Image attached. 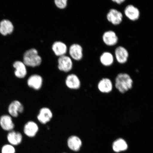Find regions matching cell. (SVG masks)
<instances>
[{"label":"cell","mask_w":153,"mask_h":153,"mask_svg":"<svg viewBox=\"0 0 153 153\" xmlns=\"http://www.w3.org/2000/svg\"><path fill=\"white\" fill-rule=\"evenodd\" d=\"M1 153H15V149L14 146L10 144H6L3 146Z\"/></svg>","instance_id":"cell-23"},{"label":"cell","mask_w":153,"mask_h":153,"mask_svg":"<svg viewBox=\"0 0 153 153\" xmlns=\"http://www.w3.org/2000/svg\"><path fill=\"white\" fill-rule=\"evenodd\" d=\"M133 81L129 74L122 73L117 74L115 79V87L120 93L124 94L132 88Z\"/></svg>","instance_id":"cell-1"},{"label":"cell","mask_w":153,"mask_h":153,"mask_svg":"<svg viewBox=\"0 0 153 153\" xmlns=\"http://www.w3.org/2000/svg\"><path fill=\"white\" fill-rule=\"evenodd\" d=\"M39 131V127L36 122L28 121L24 126V133L27 136L33 137L35 136Z\"/></svg>","instance_id":"cell-14"},{"label":"cell","mask_w":153,"mask_h":153,"mask_svg":"<svg viewBox=\"0 0 153 153\" xmlns=\"http://www.w3.org/2000/svg\"><path fill=\"white\" fill-rule=\"evenodd\" d=\"M65 84L68 88L76 90L79 89L81 87V82L79 78L76 74H71L67 76Z\"/></svg>","instance_id":"cell-13"},{"label":"cell","mask_w":153,"mask_h":153,"mask_svg":"<svg viewBox=\"0 0 153 153\" xmlns=\"http://www.w3.org/2000/svg\"><path fill=\"white\" fill-rule=\"evenodd\" d=\"M104 43L108 46L116 45L118 42V38L115 32L113 30H108L105 32L102 36Z\"/></svg>","instance_id":"cell-6"},{"label":"cell","mask_w":153,"mask_h":153,"mask_svg":"<svg viewBox=\"0 0 153 153\" xmlns=\"http://www.w3.org/2000/svg\"><path fill=\"white\" fill-rule=\"evenodd\" d=\"M112 148L114 152L116 153L123 152L127 150L128 145L124 139L119 138L113 143Z\"/></svg>","instance_id":"cell-21"},{"label":"cell","mask_w":153,"mask_h":153,"mask_svg":"<svg viewBox=\"0 0 153 153\" xmlns=\"http://www.w3.org/2000/svg\"><path fill=\"white\" fill-rule=\"evenodd\" d=\"M107 20L114 25H118L123 21V15L117 9L112 8L110 10L106 15Z\"/></svg>","instance_id":"cell-3"},{"label":"cell","mask_w":153,"mask_h":153,"mask_svg":"<svg viewBox=\"0 0 153 153\" xmlns=\"http://www.w3.org/2000/svg\"><path fill=\"white\" fill-rule=\"evenodd\" d=\"M14 26L12 22L8 20L4 19L0 22V33L4 36L12 33Z\"/></svg>","instance_id":"cell-19"},{"label":"cell","mask_w":153,"mask_h":153,"mask_svg":"<svg viewBox=\"0 0 153 153\" xmlns=\"http://www.w3.org/2000/svg\"><path fill=\"white\" fill-rule=\"evenodd\" d=\"M97 88L101 93H109L111 91L113 88L112 82L108 78H103L99 82L97 85Z\"/></svg>","instance_id":"cell-18"},{"label":"cell","mask_w":153,"mask_h":153,"mask_svg":"<svg viewBox=\"0 0 153 153\" xmlns=\"http://www.w3.org/2000/svg\"><path fill=\"white\" fill-rule=\"evenodd\" d=\"M24 111L23 105L20 101L15 100L10 103L8 107V112L11 116L18 117L19 113H22Z\"/></svg>","instance_id":"cell-11"},{"label":"cell","mask_w":153,"mask_h":153,"mask_svg":"<svg viewBox=\"0 0 153 153\" xmlns=\"http://www.w3.org/2000/svg\"></svg>","instance_id":"cell-26"},{"label":"cell","mask_w":153,"mask_h":153,"mask_svg":"<svg viewBox=\"0 0 153 153\" xmlns=\"http://www.w3.org/2000/svg\"><path fill=\"white\" fill-rule=\"evenodd\" d=\"M67 145L70 150L74 152H78L81 148L82 142L81 139L77 136L72 135L68 137Z\"/></svg>","instance_id":"cell-12"},{"label":"cell","mask_w":153,"mask_h":153,"mask_svg":"<svg viewBox=\"0 0 153 153\" xmlns=\"http://www.w3.org/2000/svg\"><path fill=\"white\" fill-rule=\"evenodd\" d=\"M23 62L26 66L36 67L39 66L42 62V57L35 48H31L25 51L23 56Z\"/></svg>","instance_id":"cell-2"},{"label":"cell","mask_w":153,"mask_h":153,"mask_svg":"<svg viewBox=\"0 0 153 153\" xmlns=\"http://www.w3.org/2000/svg\"><path fill=\"white\" fill-rule=\"evenodd\" d=\"M124 14L129 20L132 21L138 20L140 15L139 9L132 4L128 5L126 7Z\"/></svg>","instance_id":"cell-7"},{"label":"cell","mask_w":153,"mask_h":153,"mask_svg":"<svg viewBox=\"0 0 153 153\" xmlns=\"http://www.w3.org/2000/svg\"><path fill=\"white\" fill-rule=\"evenodd\" d=\"M69 53L71 58L76 61L81 60L83 57V49L81 46L78 44H74L70 46Z\"/></svg>","instance_id":"cell-8"},{"label":"cell","mask_w":153,"mask_h":153,"mask_svg":"<svg viewBox=\"0 0 153 153\" xmlns=\"http://www.w3.org/2000/svg\"><path fill=\"white\" fill-rule=\"evenodd\" d=\"M0 126L4 131H13L15 127L12 118L9 115H3L0 118Z\"/></svg>","instance_id":"cell-17"},{"label":"cell","mask_w":153,"mask_h":153,"mask_svg":"<svg viewBox=\"0 0 153 153\" xmlns=\"http://www.w3.org/2000/svg\"><path fill=\"white\" fill-rule=\"evenodd\" d=\"M100 61L103 65L105 66H111L114 62V56L111 53L105 51L101 55Z\"/></svg>","instance_id":"cell-22"},{"label":"cell","mask_w":153,"mask_h":153,"mask_svg":"<svg viewBox=\"0 0 153 153\" xmlns=\"http://www.w3.org/2000/svg\"><path fill=\"white\" fill-rule=\"evenodd\" d=\"M53 117L51 111L48 108L44 107L39 110L38 114V120L42 124H45L50 121Z\"/></svg>","instance_id":"cell-9"},{"label":"cell","mask_w":153,"mask_h":153,"mask_svg":"<svg viewBox=\"0 0 153 153\" xmlns=\"http://www.w3.org/2000/svg\"><path fill=\"white\" fill-rule=\"evenodd\" d=\"M13 66L15 68V75L19 78H23L27 74L26 66L23 62L20 61L15 62L13 64Z\"/></svg>","instance_id":"cell-15"},{"label":"cell","mask_w":153,"mask_h":153,"mask_svg":"<svg viewBox=\"0 0 153 153\" xmlns=\"http://www.w3.org/2000/svg\"><path fill=\"white\" fill-rule=\"evenodd\" d=\"M51 48L54 54L59 57L65 55L68 51V47L66 44L60 41L54 42Z\"/></svg>","instance_id":"cell-16"},{"label":"cell","mask_w":153,"mask_h":153,"mask_svg":"<svg viewBox=\"0 0 153 153\" xmlns=\"http://www.w3.org/2000/svg\"><path fill=\"white\" fill-rule=\"evenodd\" d=\"M73 66L72 59L66 55L59 57L58 59V68L61 71L68 72L72 69Z\"/></svg>","instance_id":"cell-4"},{"label":"cell","mask_w":153,"mask_h":153,"mask_svg":"<svg viewBox=\"0 0 153 153\" xmlns=\"http://www.w3.org/2000/svg\"><path fill=\"white\" fill-rule=\"evenodd\" d=\"M112 1L118 4H120L125 1L124 0H112Z\"/></svg>","instance_id":"cell-25"},{"label":"cell","mask_w":153,"mask_h":153,"mask_svg":"<svg viewBox=\"0 0 153 153\" xmlns=\"http://www.w3.org/2000/svg\"><path fill=\"white\" fill-rule=\"evenodd\" d=\"M7 138L10 144L13 146L19 145L22 142V136L19 132L14 131H11L7 135Z\"/></svg>","instance_id":"cell-20"},{"label":"cell","mask_w":153,"mask_h":153,"mask_svg":"<svg viewBox=\"0 0 153 153\" xmlns=\"http://www.w3.org/2000/svg\"><path fill=\"white\" fill-rule=\"evenodd\" d=\"M68 0H55L54 3L58 8L64 9L68 5Z\"/></svg>","instance_id":"cell-24"},{"label":"cell","mask_w":153,"mask_h":153,"mask_svg":"<svg viewBox=\"0 0 153 153\" xmlns=\"http://www.w3.org/2000/svg\"><path fill=\"white\" fill-rule=\"evenodd\" d=\"M114 55L117 61L119 64H124L127 62L129 53L125 48L120 46L115 50Z\"/></svg>","instance_id":"cell-5"},{"label":"cell","mask_w":153,"mask_h":153,"mask_svg":"<svg viewBox=\"0 0 153 153\" xmlns=\"http://www.w3.org/2000/svg\"><path fill=\"white\" fill-rule=\"evenodd\" d=\"M43 79L42 76L37 74H33L28 78L27 85L30 88L35 90L38 91L42 86Z\"/></svg>","instance_id":"cell-10"}]
</instances>
